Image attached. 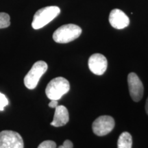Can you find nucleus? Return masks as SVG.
I'll return each instance as SVG.
<instances>
[{
	"label": "nucleus",
	"mask_w": 148,
	"mask_h": 148,
	"mask_svg": "<svg viewBox=\"0 0 148 148\" xmlns=\"http://www.w3.org/2000/svg\"><path fill=\"white\" fill-rule=\"evenodd\" d=\"M82 29L75 24H66L58 27L53 34V39L58 43H68L80 36Z\"/></svg>",
	"instance_id": "obj_3"
},
{
	"label": "nucleus",
	"mask_w": 148,
	"mask_h": 148,
	"mask_svg": "<svg viewBox=\"0 0 148 148\" xmlns=\"http://www.w3.org/2000/svg\"><path fill=\"white\" fill-rule=\"evenodd\" d=\"M73 143L69 140H64L63 144L62 145L59 146L58 148H73Z\"/></svg>",
	"instance_id": "obj_15"
},
{
	"label": "nucleus",
	"mask_w": 148,
	"mask_h": 148,
	"mask_svg": "<svg viewBox=\"0 0 148 148\" xmlns=\"http://www.w3.org/2000/svg\"><path fill=\"white\" fill-rule=\"evenodd\" d=\"M145 111H146V113L148 115V97L146 100V103H145Z\"/></svg>",
	"instance_id": "obj_17"
},
{
	"label": "nucleus",
	"mask_w": 148,
	"mask_h": 148,
	"mask_svg": "<svg viewBox=\"0 0 148 148\" xmlns=\"http://www.w3.org/2000/svg\"><path fill=\"white\" fill-rule=\"evenodd\" d=\"M127 84L131 98L136 102L141 100L144 92L143 84L138 75L134 72L130 73L127 75Z\"/></svg>",
	"instance_id": "obj_7"
},
{
	"label": "nucleus",
	"mask_w": 148,
	"mask_h": 148,
	"mask_svg": "<svg viewBox=\"0 0 148 148\" xmlns=\"http://www.w3.org/2000/svg\"><path fill=\"white\" fill-rule=\"evenodd\" d=\"M10 18L8 14L0 12V29L6 28L10 26Z\"/></svg>",
	"instance_id": "obj_12"
},
{
	"label": "nucleus",
	"mask_w": 148,
	"mask_h": 148,
	"mask_svg": "<svg viewBox=\"0 0 148 148\" xmlns=\"http://www.w3.org/2000/svg\"><path fill=\"white\" fill-rule=\"evenodd\" d=\"M47 64L44 61H37L24 77V84L28 89H34L36 87L40 77L47 71Z\"/></svg>",
	"instance_id": "obj_4"
},
{
	"label": "nucleus",
	"mask_w": 148,
	"mask_h": 148,
	"mask_svg": "<svg viewBox=\"0 0 148 148\" xmlns=\"http://www.w3.org/2000/svg\"><path fill=\"white\" fill-rule=\"evenodd\" d=\"M60 9L58 6H47L42 8L34 14L32 26L34 29L42 28L59 15Z\"/></svg>",
	"instance_id": "obj_1"
},
{
	"label": "nucleus",
	"mask_w": 148,
	"mask_h": 148,
	"mask_svg": "<svg viewBox=\"0 0 148 148\" xmlns=\"http://www.w3.org/2000/svg\"><path fill=\"white\" fill-rule=\"evenodd\" d=\"M132 137L127 132L121 133L118 138L117 148H132Z\"/></svg>",
	"instance_id": "obj_11"
},
{
	"label": "nucleus",
	"mask_w": 148,
	"mask_h": 148,
	"mask_svg": "<svg viewBox=\"0 0 148 148\" xmlns=\"http://www.w3.org/2000/svg\"><path fill=\"white\" fill-rule=\"evenodd\" d=\"M70 89L69 81L62 77H57L51 79L45 89L47 97L51 100H58Z\"/></svg>",
	"instance_id": "obj_2"
},
{
	"label": "nucleus",
	"mask_w": 148,
	"mask_h": 148,
	"mask_svg": "<svg viewBox=\"0 0 148 148\" xmlns=\"http://www.w3.org/2000/svg\"><path fill=\"white\" fill-rule=\"evenodd\" d=\"M109 22L114 28L121 29L127 27L130 19L126 14L119 9H113L109 14Z\"/></svg>",
	"instance_id": "obj_9"
},
{
	"label": "nucleus",
	"mask_w": 148,
	"mask_h": 148,
	"mask_svg": "<svg viewBox=\"0 0 148 148\" xmlns=\"http://www.w3.org/2000/svg\"><path fill=\"white\" fill-rule=\"evenodd\" d=\"M38 148H56V143L53 140H45L38 145Z\"/></svg>",
	"instance_id": "obj_13"
},
{
	"label": "nucleus",
	"mask_w": 148,
	"mask_h": 148,
	"mask_svg": "<svg viewBox=\"0 0 148 148\" xmlns=\"http://www.w3.org/2000/svg\"><path fill=\"white\" fill-rule=\"evenodd\" d=\"M49 106L52 108H56L58 106V100H51L50 103H49Z\"/></svg>",
	"instance_id": "obj_16"
},
{
	"label": "nucleus",
	"mask_w": 148,
	"mask_h": 148,
	"mask_svg": "<svg viewBox=\"0 0 148 148\" xmlns=\"http://www.w3.org/2000/svg\"><path fill=\"white\" fill-rule=\"evenodd\" d=\"M88 64L92 73L97 75H101L106 71L108 61L106 57L101 53H94L88 59Z\"/></svg>",
	"instance_id": "obj_8"
},
{
	"label": "nucleus",
	"mask_w": 148,
	"mask_h": 148,
	"mask_svg": "<svg viewBox=\"0 0 148 148\" xmlns=\"http://www.w3.org/2000/svg\"><path fill=\"white\" fill-rule=\"evenodd\" d=\"M69 114L67 108L65 106L60 105L55 108V113L53 119L50 125L54 127H61L66 125L69 122Z\"/></svg>",
	"instance_id": "obj_10"
},
{
	"label": "nucleus",
	"mask_w": 148,
	"mask_h": 148,
	"mask_svg": "<svg viewBox=\"0 0 148 148\" xmlns=\"http://www.w3.org/2000/svg\"><path fill=\"white\" fill-rule=\"evenodd\" d=\"M23 138L18 132L12 130L0 132V148H23Z\"/></svg>",
	"instance_id": "obj_5"
},
{
	"label": "nucleus",
	"mask_w": 148,
	"mask_h": 148,
	"mask_svg": "<svg viewBox=\"0 0 148 148\" xmlns=\"http://www.w3.org/2000/svg\"><path fill=\"white\" fill-rule=\"evenodd\" d=\"M114 125H115V122L111 116H100L97 118L92 123V132L97 136H105L113 130Z\"/></svg>",
	"instance_id": "obj_6"
},
{
	"label": "nucleus",
	"mask_w": 148,
	"mask_h": 148,
	"mask_svg": "<svg viewBox=\"0 0 148 148\" xmlns=\"http://www.w3.org/2000/svg\"><path fill=\"white\" fill-rule=\"evenodd\" d=\"M8 104V100L5 95L0 92V111H3V109Z\"/></svg>",
	"instance_id": "obj_14"
}]
</instances>
